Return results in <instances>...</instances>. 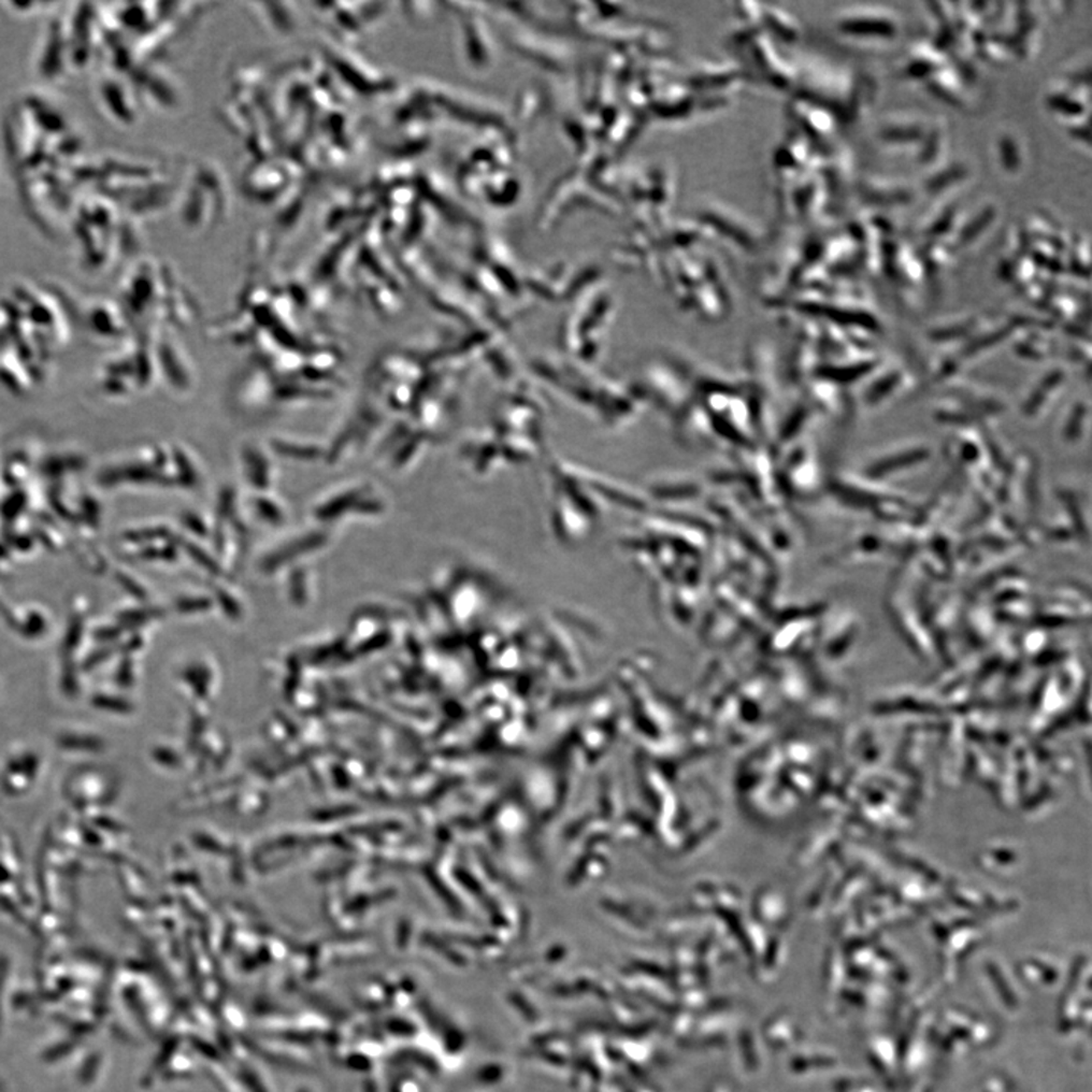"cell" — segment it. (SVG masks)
Masks as SVG:
<instances>
[{"mask_svg": "<svg viewBox=\"0 0 1092 1092\" xmlns=\"http://www.w3.org/2000/svg\"><path fill=\"white\" fill-rule=\"evenodd\" d=\"M835 28L845 39L863 43H888L902 31V20L895 11L881 6H853L840 11Z\"/></svg>", "mask_w": 1092, "mask_h": 1092, "instance_id": "6da1fadb", "label": "cell"}, {"mask_svg": "<svg viewBox=\"0 0 1092 1092\" xmlns=\"http://www.w3.org/2000/svg\"><path fill=\"white\" fill-rule=\"evenodd\" d=\"M794 116L802 128V135L818 155H828L835 149V136L840 121L824 106L800 98L794 105Z\"/></svg>", "mask_w": 1092, "mask_h": 1092, "instance_id": "7a4b0ae2", "label": "cell"}, {"mask_svg": "<svg viewBox=\"0 0 1092 1092\" xmlns=\"http://www.w3.org/2000/svg\"><path fill=\"white\" fill-rule=\"evenodd\" d=\"M856 191L865 205L874 209H896L917 201L920 188L907 179L871 175L856 184Z\"/></svg>", "mask_w": 1092, "mask_h": 1092, "instance_id": "3957f363", "label": "cell"}, {"mask_svg": "<svg viewBox=\"0 0 1092 1092\" xmlns=\"http://www.w3.org/2000/svg\"><path fill=\"white\" fill-rule=\"evenodd\" d=\"M928 128L929 121L920 114H891L880 121L879 128H877V140L885 147H892V149L915 147L918 150Z\"/></svg>", "mask_w": 1092, "mask_h": 1092, "instance_id": "277c9868", "label": "cell"}, {"mask_svg": "<svg viewBox=\"0 0 1092 1092\" xmlns=\"http://www.w3.org/2000/svg\"><path fill=\"white\" fill-rule=\"evenodd\" d=\"M947 66L946 52L939 49L932 40H920L907 49L899 73L902 80L910 83H925Z\"/></svg>", "mask_w": 1092, "mask_h": 1092, "instance_id": "5b68a950", "label": "cell"}, {"mask_svg": "<svg viewBox=\"0 0 1092 1092\" xmlns=\"http://www.w3.org/2000/svg\"><path fill=\"white\" fill-rule=\"evenodd\" d=\"M1090 87L1072 86L1064 83L1054 84L1046 94V106L1058 119L1069 121L1082 120L1090 117L1091 109Z\"/></svg>", "mask_w": 1092, "mask_h": 1092, "instance_id": "8992f818", "label": "cell"}, {"mask_svg": "<svg viewBox=\"0 0 1092 1092\" xmlns=\"http://www.w3.org/2000/svg\"><path fill=\"white\" fill-rule=\"evenodd\" d=\"M998 214V205L994 201L981 202L965 219L962 216L958 230L948 243L953 246L956 253L974 248L979 245L981 239L990 234L997 224Z\"/></svg>", "mask_w": 1092, "mask_h": 1092, "instance_id": "52a82bcc", "label": "cell"}, {"mask_svg": "<svg viewBox=\"0 0 1092 1092\" xmlns=\"http://www.w3.org/2000/svg\"><path fill=\"white\" fill-rule=\"evenodd\" d=\"M962 216L964 210L961 199L951 198L950 195L940 198L939 205L929 212L918 228L921 242H948L958 230Z\"/></svg>", "mask_w": 1092, "mask_h": 1092, "instance_id": "ba28073f", "label": "cell"}, {"mask_svg": "<svg viewBox=\"0 0 1092 1092\" xmlns=\"http://www.w3.org/2000/svg\"><path fill=\"white\" fill-rule=\"evenodd\" d=\"M969 179H972V168H969L968 162L956 160V158H946V160L931 169V173L924 179L921 190L932 195V197L943 198Z\"/></svg>", "mask_w": 1092, "mask_h": 1092, "instance_id": "9c48e42d", "label": "cell"}, {"mask_svg": "<svg viewBox=\"0 0 1092 1092\" xmlns=\"http://www.w3.org/2000/svg\"><path fill=\"white\" fill-rule=\"evenodd\" d=\"M924 87L935 99L953 109H964L968 103L969 84L951 68L950 62L925 81Z\"/></svg>", "mask_w": 1092, "mask_h": 1092, "instance_id": "30bf717a", "label": "cell"}, {"mask_svg": "<svg viewBox=\"0 0 1092 1092\" xmlns=\"http://www.w3.org/2000/svg\"><path fill=\"white\" fill-rule=\"evenodd\" d=\"M948 139H950V132H948V125L944 117L938 116L929 121L928 132L917 150L918 164L922 168L933 169L946 160Z\"/></svg>", "mask_w": 1092, "mask_h": 1092, "instance_id": "8fae6325", "label": "cell"}, {"mask_svg": "<svg viewBox=\"0 0 1092 1092\" xmlns=\"http://www.w3.org/2000/svg\"><path fill=\"white\" fill-rule=\"evenodd\" d=\"M997 157L1000 168L1006 175L1016 176L1023 171L1025 149L1021 136L1016 132H1002L997 139Z\"/></svg>", "mask_w": 1092, "mask_h": 1092, "instance_id": "7c38bea8", "label": "cell"}, {"mask_svg": "<svg viewBox=\"0 0 1092 1092\" xmlns=\"http://www.w3.org/2000/svg\"><path fill=\"white\" fill-rule=\"evenodd\" d=\"M1065 261H1067V273H1073L1076 278L1088 282L1090 279V240L1082 234L1072 239Z\"/></svg>", "mask_w": 1092, "mask_h": 1092, "instance_id": "4fadbf2b", "label": "cell"}]
</instances>
